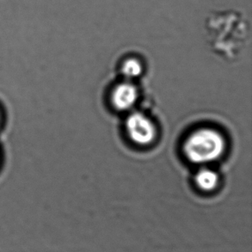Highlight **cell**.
I'll return each mask as SVG.
<instances>
[{
	"label": "cell",
	"instance_id": "1",
	"mask_svg": "<svg viewBox=\"0 0 252 252\" xmlns=\"http://www.w3.org/2000/svg\"><path fill=\"white\" fill-rule=\"evenodd\" d=\"M204 28L211 51L227 62L239 58L251 40L249 21L236 10L211 12L206 18Z\"/></svg>",
	"mask_w": 252,
	"mask_h": 252
},
{
	"label": "cell",
	"instance_id": "2",
	"mask_svg": "<svg viewBox=\"0 0 252 252\" xmlns=\"http://www.w3.org/2000/svg\"><path fill=\"white\" fill-rule=\"evenodd\" d=\"M225 145V140L218 131L201 128L187 137L184 152L188 159L193 163H208L221 156Z\"/></svg>",
	"mask_w": 252,
	"mask_h": 252
},
{
	"label": "cell",
	"instance_id": "3",
	"mask_svg": "<svg viewBox=\"0 0 252 252\" xmlns=\"http://www.w3.org/2000/svg\"><path fill=\"white\" fill-rule=\"evenodd\" d=\"M126 129L130 139L141 146L149 145L156 137L154 123L139 113L133 114L126 120Z\"/></svg>",
	"mask_w": 252,
	"mask_h": 252
},
{
	"label": "cell",
	"instance_id": "4",
	"mask_svg": "<svg viewBox=\"0 0 252 252\" xmlns=\"http://www.w3.org/2000/svg\"><path fill=\"white\" fill-rule=\"evenodd\" d=\"M136 98V89L130 84L118 85L112 93L113 104L120 110L131 108L134 104Z\"/></svg>",
	"mask_w": 252,
	"mask_h": 252
},
{
	"label": "cell",
	"instance_id": "5",
	"mask_svg": "<svg viewBox=\"0 0 252 252\" xmlns=\"http://www.w3.org/2000/svg\"><path fill=\"white\" fill-rule=\"evenodd\" d=\"M196 184L203 190H212L218 184V176L211 170H201L196 176Z\"/></svg>",
	"mask_w": 252,
	"mask_h": 252
},
{
	"label": "cell",
	"instance_id": "6",
	"mask_svg": "<svg viewBox=\"0 0 252 252\" xmlns=\"http://www.w3.org/2000/svg\"><path fill=\"white\" fill-rule=\"evenodd\" d=\"M141 71H142V65L136 59H129L123 63V72L126 77H129V78L137 77L140 75Z\"/></svg>",
	"mask_w": 252,
	"mask_h": 252
}]
</instances>
